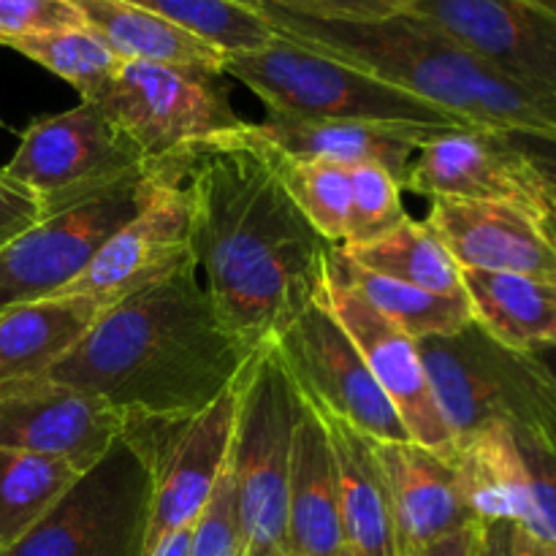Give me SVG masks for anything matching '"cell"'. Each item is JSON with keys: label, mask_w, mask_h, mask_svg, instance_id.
Here are the masks:
<instances>
[{"label": "cell", "mask_w": 556, "mask_h": 556, "mask_svg": "<svg viewBox=\"0 0 556 556\" xmlns=\"http://www.w3.org/2000/svg\"><path fill=\"white\" fill-rule=\"evenodd\" d=\"M182 152L190 261L223 324L258 351L318 299L331 244L282 188L253 123Z\"/></svg>", "instance_id": "1"}, {"label": "cell", "mask_w": 556, "mask_h": 556, "mask_svg": "<svg viewBox=\"0 0 556 556\" xmlns=\"http://www.w3.org/2000/svg\"><path fill=\"white\" fill-rule=\"evenodd\" d=\"M253 353L223 324L188 261L114 304L47 375L125 418H185L226 394Z\"/></svg>", "instance_id": "2"}, {"label": "cell", "mask_w": 556, "mask_h": 556, "mask_svg": "<svg viewBox=\"0 0 556 556\" xmlns=\"http://www.w3.org/2000/svg\"><path fill=\"white\" fill-rule=\"evenodd\" d=\"M275 33L351 63L470 128L556 136V98L530 90L416 11L383 22H334L261 3Z\"/></svg>", "instance_id": "3"}, {"label": "cell", "mask_w": 556, "mask_h": 556, "mask_svg": "<svg viewBox=\"0 0 556 556\" xmlns=\"http://www.w3.org/2000/svg\"><path fill=\"white\" fill-rule=\"evenodd\" d=\"M434 402L454 445L486 427L556 451V375L543 356L519 353L472 320L418 342Z\"/></svg>", "instance_id": "4"}, {"label": "cell", "mask_w": 556, "mask_h": 556, "mask_svg": "<svg viewBox=\"0 0 556 556\" xmlns=\"http://www.w3.org/2000/svg\"><path fill=\"white\" fill-rule=\"evenodd\" d=\"M223 74L258 96L266 114L280 117L307 123L421 125L434 130L470 128L432 103L280 33L264 49L228 54Z\"/></svg>", "instance_id": "5"}, {"label": "cell", "mask_w": 556, "mask_h": 556, "mask_svg": "<svg viewBox=\"0 0 556 556\" xmlns=\"http://www.w3.org/2000/svg\"><path fill=\"white\" fill-rule=\"evenodd\" d=\"M299 407L302 400L271 342L258 348L239 375V407L231 438L239 556L282 554Z\"/></svg>", "instance_id": "6"}, {"label": "cell", "mask_w": 556, "mask_h": 556, "mask_svg": "<svg viewBox=\"0 0 556 556\" xmlns=\"http://www.w3.org/2000/svg\"><path fill=\"white\" fill-rule=\"evenodd\" d=\"M152 161L43 206L30 228L0 248V313L58 296L144 199Z\"/></svg>", "instance_id": "7"}, {"label": "cell", "mask_w": 556, "mask_h": 556, "mask_svg": "<svg viewBox=\"0 0 556 556\" xmlns=\"http://www.w3.org/2000/svg\"><path fill=\"white\" fill-rule=\"evenodd\" d=\"M239 378L210 407L185 418H125L123 440L152 478L144 556L166 535L193 527L231 456Z\"/></svg>", "instance_id": "8"}, {"label": "cell", "mask_w": 556, "mask_h": 556, "mask_svg": "<svg viewBox=\"0 0 556 556\" xmlns=\"http://www.w3.org/2000/svg\"><path fill=\"white\" fill-rule=\"evenodd\" d=\"M152 478L119 440L54 508L0 556H144Z\"/></svg>", "instance_id": "9"}, {"label": "cell", "mask_w": 556, "mask_h": 556, "mask_svg": "<svg viewBox=\"0 0 556 556\" xmlns=\"http://www.w3.org/2000/svg\"><path fill=\"white\" fill-rule=\"evenodd\" d=\"M226 74L182 65L123 63L90 98L147 161L242 128L223 85Z\"/></svg>", "instance_id": "10"}, {"label": "cell", "mask_w": 556, "mask_h": 556, "mask_svg": "<svg viewBox=\"0 0 556 556\" xmlns=\"http://www.w3.org/2000/svg\"><path fill=\"white\" fill-rule=\"evenodd\" d=\"M299 400L372 440H410L362 353L320 299L271 342Z\"/></svg>", "instance_id": "11"}, {"label": "cell", "mask_w": 556, "mask_h": 556, "mask_svg": "<svg viewBox=\"0 0 556 556\" xmlns=\"http://www.w3.org/2000/svg\"><path fill=\"white\" fill-rule=\"evenodd\" d=\"M402 190L427 199L494 201L527 212L556 244V199L508 134L454 128L418 147Z\"/></svg>", "instance_id": "12"}, {"label": "cell", "mask_w": 556, "mask_h": 556, "mask_svg": "<svg viewBox=\"0 0 556 556\" xmlns=\"http://www.w3.org/2000/svg\"><path fill=\"white\" fill-rule=\"evenodd\" d=\"M190 261V212L185 152L152 161L144 199L130 220L109 237L87 269L60 293L123 302Z\"/></svg>", "instance_id": "13"}, {"label": "cell", "mask_w": 556, "mask_h": 556, "mask_svg": "<svg viewBox=\"0 0 556 556\" xmlns=\"http://www.w3.org/2000/svg\"><path fill=\"white\" fill-rule=\"evenodd\" d=\"M462 497L472 519L510 521L556 543V451L516 438L508 427H486L459 440L451 454Z\"/></svg>", "instance_id": "14"}, {"label": "cell", "mask_w": 556, "mask_h": 556, "mask_svg": "<svg viewBox=\"0 0 556 556\" xmlns=\"http://www.w3.org/2000/svg\"><path fill=\"white\" fill-rule=\"evenodd\" d=\"M147 163L139 147L90 101L30 119L3 168L43 206Z\"/></svg>", "instance_id": "15"}, {"label": "cell", "mask_w": 556, "mask_h": 556, "mask_svg": "<svg viewBox=\"0 0 556 556\" xmlns=\"http://www.w3.org/2000/svg\"><path fill=\"white\" fill-rule=\"evenodd\" d=\"M125 434V416L90 391L49 375L0 383V448L96 467Z\"/></svg>", "instance_id": "16"}, {"label": "cell", "mask_w": 556, "mask_h": 556, "mask_svg": "<svg viewBox=\"0 0 556 556\" xmlns=\"http://www.w3.org/2000/svg\"><path fill=\"white\" fill-rule=\"evenodd\" d=\"M318 299L358 348L375 383L394 405L407 438L438 454H454V438L434 402L418 340L389 324L362 296H356L331 275L324 277Z\"/></svg>", "instance_id": "17"}, {"label": "cell", "mask_w": 556, "mask_h": 556, "mask_svg": "<svg viewBox=\"0 0 556 556\" xmlns=\"http://www.w3.org/2000/svg\"><path fill=\"white\" fill-rule=\"evenodd\" d=\"M413 11L508 79L556 98V14L527 0H418Z\"/></svg>", "instance_id": "18"}, {"label": "cell", "mask_w": 556, "mask_h": 556, "mask_svg": "<svg viewBox=\"0 0 556 556\" xmlns=\"http://www.w3.org/2000/svg\"><path fill=\"white\" fill-rule=\"evenodd\" d=\"M389 483L396 554L418 556L443 538L478 525L462 497L454 459L413 440H372Z\"/></svg>", "instance_id": "19"}, {"label": "cell", "mask_w": 556, "mask_h": 556, "mask_svg": "<svg viewBox=\"0 0 556 556\" xmlns=\"http://www.w3.org/2000/svg\"><path fill=\"white\" fill-rule=\"evenodd\" d=\"M427 226L462 269L554 275L556 244L527 212L494 201L432 199Z\"/></svg>", "instance_id": "20"}, {"label": "cell", "mask_w": 556, "mask_h": 556, "mask_svg": "<svg viewBox=\"0 0 556 556\" xmlns=\"http://www.w3.org/2000/svg\"><path fill=\"white\" fill-rule=\"evenodd\" d=\"M345 546L340 478L324 418L299 407L288 472V516L282 556H337Z\"/></svg>", "instance_id": "21"}, {"label": "cell", "mask_w": 556, "mask_h": 556, "mask_svg": "<svg viewBox=\"0 0 556 556\" xmlns=\"http://www.w3.org/2000/svg\"><path fill=\"white\" fill-rule=\"evenodd\" d=\"M255 134L275 150L293 157H318L340 166L386 168L405 185L407 168L418 147L445 130L421 125H380V123H307V119L266 114L253 123Z\"/></svg>", "instance_id": "22"}, {"label": "cell", "mask_w": 556, "mask_h": 556, "mask_svg": "<svg viewBox=\"0 0 556 556\" xmlns=\"http://www.w3.org/2000/svg\"><path fill=\"white\" fill-rule=\"evenodd\" d=\"M117 302L85 293L22 302L0 313V383L47 375Z\"/></svg>", "instance_id": "23"}, {"label": "cell", "mask_w": 556, "mask_h": 556, "mask_svg": "<svg viewBox=\"0 0 556 556\" xmlns=\"http://www.w3.org/2000/svg\"><path fill=\"white\" fill-rule=\"evenodd\" d=\"M472 320L519 353L556 351V277L462 269Z\"/></svg>", "instance_id": "24"}, {"label": "cell", "mask_w": 556, "mask_h": 556, "mask_svg": "<svg viewBox=\"0 0 556 556\" xmlns=\"http://www.w3.org/2000/svg\"><path fill=\"white\" fill-rule=\"evenodd\" d=\"M318 416L324 418L331 448H334L345 546L358 556H400L396 554L389 483H386L380 462L375 456L372 438L348 427L340 418L324 416V413Z\"/></svg>", "instance_id": "25"}, {"label": "cell", "mask_w": 556, "mask_h": 556, "mask_svg": "<svg viewBox=\"0 0 556 556\" xmlns=\"http://www.w3.org/2000/svg\"><path fill=\"white\" fill-rule=\"evenodd\" d=\"M85 25L123 63L182 65L223 74L228 54L128 0H71Z\"/></svg>", "instance_id": "26"}, {"label": "cell", "mask_w": 556, "mask_h": 556, "mask_svg": "<svg viewBox=\"0 0 556 556\" xmlns=\"http://www.w3.org/2000/svg\"><path fill=\"white\" fill-rule=\"evenodd\" d=\"M326 275L351 288L375 313L383 315L389 324H394L396 329H402L418 342L429 340V337L454 334V331L472 324V309L467 296H440V293L407 286L394 277L369 271L353 264L340 248H331Z\"/></svg>", "instance_id": "27"}, {"label": "cell", "mask_w": 556, "mask_h": 556, "mask_svg": "<svg viewBox=\"0 0 556 556\" xmlns=\"http://www.w3.org/2000/svg\"><path fill=\"white\" fill-rule=\"evenodd\" d=\"M353 264L378 275L394 277L407 286L424 288L440 296H467L462 282V266L448 253L427 220H413L410 215L383 237L362 244L340 248Z\"/></svg>", "instance_id": "28"}, {"label": "cell", "mask_w": 556, "mask_h": 556, "mask_svg": "<svg viewBox=\"0 0 556 556\" xmlns=\"http://www.w3.org/2000/svg\"><path fill=\"white\" fill-rule=\"evenodd\" d=\"M79 476L68 462L0 448V554L20 543Z\"/></svg>", "instance_id": "29"}, {"label": "cell", "mask_w": 556, "mask_h": 556, "mask_svg": "<svg viewBox=\"0 0 556 556\" xmlns=\"http://www.w3.org/2000/svg\"><path fill=\"white\" fill-rule=\"evenodd\" d=\"M271 147V144H269ZM277 177L309 226L331 244L345 242L351 215V168L318 157H293L271 147Z\"/></svg>", "instance_id": "30"}, {"label": "cell", "mask_w": 556, "mask_h": 556, "mask_svg": "<svg viewBox=\"0 0 556 556\" xmlns=\"http://www.w3.org/2000/svg\"><path fill=\"white\" fill-rule=\"evenodd\" d=\"M128 3L174 22L226 54L255 52L277 36L269 20L261 14V3L250 5L239 0H128Z\"/></svg>", "instance_id": "31"}, {"label": "cell", "mask_w": 556, "mask_h": 556, "mask_svg": "<svg viewBox=\"0 0 556 556\" xmlns=\"http://www.w3.org/2000/svg\"><path fill=\"white\" fill-rule=\"evenodd\" d=\"M0 47L14 49L22 58L47 68L49 74L68 81L79 92V101H90L112 79L114 71L123 65V60L87 25L63 27V30H49L25 38H9Z\"/></svg>", "instance_id": "32"}, {"label": "cell", "mask_w": 556, "mask_h": 556, "mask_svg": "<svg viewBox=\"0 0 556 556\" xmlns=\"http://www.w3.org/2000/svg\"><path fill=\"white\" fill-rule=\"evenodd\" d=\"M348 168H351V215H348L345 242L340 248L372 242L407 217L405 204H402L405 190L394 174L372 163Z\"/></svg>", "instance_id": "33"}, {"label": "cell", "mask_w": 556, "mask_h": 556, "mask_svg": "<svg viewBox=\"0 0 556 556\" xmlns=\"http://www.w3.org/2000/svg\"><path fill=\"white\" fill-rule=\"evenodd\" d=\"M239 521H237V500H233V476L231 456L212 492L210 503L201 510L199 521L193 527V541H190L188 556H239Z\"/></svg>", "instance_id": "34"}, {"label": "cell", "mask_w": 556, "mask_h": 556, "mask_svg": "<svg viewBox=\"0 0 556 556\" xmlns=\"http://www.w3.org/2000/svg\"><path fill=\"white\" fill-rule=\"evenodd\" d=\"M85 25L71 0H0V43Z\"/></svg>", "instance_id": "35"}, {"label": "cell", "mask_w": 556, "mask_h": 556, "mask_svg": "<svg viewBox=\"0 0 556 556\" xmlns=\"http://www.w3.org/2000/svg\"><path fill=\"white\" fill-rule=\"evenodd\" d=\"M293 14L334 22H383L416 9L418 0H261Z\"/></svg>", "instance_id": "36"}, {"label": "cell", "mask_w": 556, "mask_h": 556, "mask_svg": "<svg viewBox=\"0 0 556 556\" xmlns=\"http://www.w3.org/2000/svg\"><path fill=\"white\" fill-rule=\"evenodd\" d=\"M43 215V204L0 168V248Z\"/></svg>", "instance_id": "37"}, {"label": "cell", "mask_w": 556, "mask_h": 556, "mask_svg": "<svg viewBox=\"0 0 556 556\" xmlns=\"http://www.w3.org/2000/svg\"><path fill=\"white\" fill-rule=\"evenodd\" d=\"M514 144L530 157L532 166L548 185L556 199V136H530V134H508Z\"/></svg>", "instance_id": "38"}, {"label": "cell", "mask_w": 556, "mask_h": 556, "mask_svg": "<svg viewBox=\"0 0 556 556\" xmlns=\"http://www.w3.org/2000/svg\"><path fill=\"white\" fill-rule=\"evenodd\" d=\"M476 556H516V525H510V521H481Z\"/></svg>", "instance_id": "39"}, {"label": "cell", "mask_w": 556, "mask_h": 556, "mask_svg": "<svg viewBox=\"0 0 556 556\" xmlns=\"http://www.w3.org/2000/svg\"><path fill=\"white\" fill-rule=\"evenodd\" d=\"M478 530H481V525L465 527V530L443 538V541H438L434 546H429L427 552H421L418 556H476Z\"/></svg>", "instance_id": "40"}, {"label": "cell", "mask_w": 556, "mask_h": 556, "mask_svg": "<svg viewBox=\"0 0 556 556\" xmlns=\"http://www.w3.org/2000/svg\"><path fill=\"white\" fill-rule=\"evenodd\" d=\"M193 527H182V530L166 535L147 556H188L190 541H193Z\"/></svg>", "instance_id": "41"}, {"label": "cell", "mask_w": 556, "mask_h": 556, "mask_svg": "<svg viewBox=\"0 0 556 556\" xmlns=\"http://www.w3.org/2000/svg\"><path fill=\"white\" fill-rule=\"evenodd\" d=\"M516 556H556V543L541 541L516 527Z\"/></svg>", "instance_id": "42"}, {"label": "cell", "mask_w": 556, "mask_h": 556, "mask_svg": "<svg viewBox=\"0 0 556 556\" xmlns=\"http://www.w3.org/2000/svg\"><path fill=\"white\" fill-rule=\"evenodd\" d=\"M527 3L538 5V9L548 11V14H556V0H527Z\"/></svg>", "instance_id": "43"}, {"label": "cell", "mask_w": 556, "mask_h": 556, "mask_svg": "<svg viewBox=\"0 0 556 556\" xmlns=\"http://www.w3.org/2000/svg\"><path fill=\"white\" fill-rule=\"evenodd\" d=\"M543 358H546V364H548V367L554 369V375H556V351H552V353H543Z\"/></svg>", "instance_id": "44"}, {"label": "cell", "mask_w": 556, "mask_h": 556, "mask_svg": "<svg viewBox=\"0 0 556 556\" xmlns=\"http://www.w3.org/2000/svg\"><path fill=\"white\" fill-rule=\"evenodd\" d=\"M337 556H358L356 552H353V548H348V546H342V552L337 554Z\"/></svg>", "instance_id": "45"}, {"label": "cell", "mask_w": 556, "mask_h": 556, "mask_svg": "<svg viewBox=\"0 0 556 556\" xmlns=\"http://www.w3.org/2000/svg\"><path fill=\"white\" fill-rule=\"evenodd\" d=\"M239 3H250V5H258L261 0H239Z\"/></svg>", "instance_id": "46"}, {"label": "cell", "mask_w": 556, "mask_h": 556, "mask_svg": "<svg viewBox=\"0 0 556 556\" xmlns=\"http://www.w3.org/2000/svg\"><path fill=\"white\" fill-rule=\"evenodd\" d=\"M0 128H5V125H3V119H0Z\"/></svg>", "instance_id": "47"}, {"label": "cell", "mask_w": 556, "mask_h": 556, "mask_svg": "<svg viewBox=\"0 0 556 556\" xmlns=\"http://www.w3.org/2000/svg\"><path fill=\"white\" fill-rule=\"evenodd\" d=\"M280 556H282V554H280Z\"/></svg>", "instance_id": "48"}, {"label": "cell", "mask_w": 556, "mask_h": 556, "mask_svg": "<svg viewBox=\"0 0 556 556\" xmlns=\"http://www.w3.org/2000/svg\"><path fill=\"white\" fill-rule=\"evenodd\" d=\"M476 554H478V552H476Z\"/></svg>", "instance_id": "49"}]
</instances>
